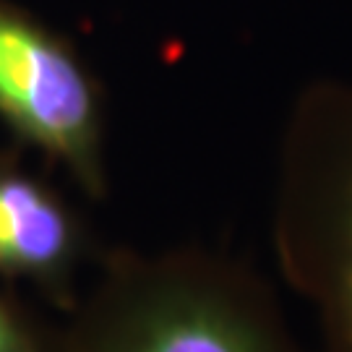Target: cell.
<instances>
[{"mask_svg": "<svg viewBox=\"0 0 352 352\" xmlns=\"http://www.w3.org/2000/svg\"><path fill=\"white\" fill-rule=\"evenodd\" d=\"M63 318L58 352H318L298 340L269 279L201 245H104Z\"/></svg>", "mask_w": 352, "mask_h": 352, "instance_id": "6da1fadb", "label": "cell"}, {"mask_svg": "<svg viewBox=\"0 0 352 352\" xmlns=\"http://www.w3.org/2000/svg\"><path fill=\"white\" fill-rule=\"evenodd\" d=\"M272 245L311 305L318 352H352V78L300 91L279 141Z\"/></svg>", "mask_w": 352, "mask_h": 352, "instance_id": "7a4b0ae2", "label": "cell"}, {"mask_svg": "<svg viewBox=\"0 0 352 352\" xmlns=\"http://www.w3.org/2000/svg\"><path fill=\"white\" fill-rule=\"evenodd\" d=\"M0 123L89 201L110 193L104 100L71 39L0 0Z\"/></svg>", "mask_w": 352, "mask_h": 352, "instance_id": "3957f363", "label": "cell"}, {"mask_svg": "<svg viewBox=\"0 0 352 352\" xmlns=\"http://www.w3.org/2000/svg\"><path fill=\"white\" fill-rule=\"evenodd\" d=\"M24 146L0 149V282L26 285L68 316L104 245L50 177L26 162Z\"/></svg>", "mask_w": 352, "mask_h": 352, "instance_id": "277c9868", "label": "cell"}, {"mask_svg": "<svg viewBox=\"0 0 352 352\" xmlns=\"http://www.w3.org/2000/svg\"><path fill=\"white\" fill-rule=\"evenodd\" d=\"M60 327H50L19 292L0 282V352H58Z\"/></svg>", "mask_w": 352, "mask_h": 352, "instance_id": "5b68a950", "label": "cell"}]
</instances>
